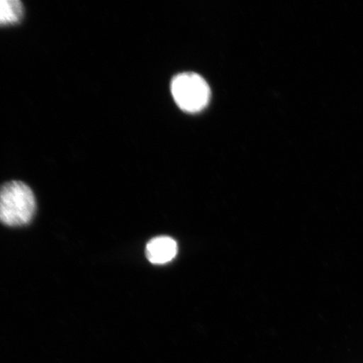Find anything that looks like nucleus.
I'll list each match as a JSON object with an SVG mask.
<instances>
[{
  "instance_id": "obj_1",
  "label": "nucleus",
  "mask_w": 363,
  "mask_h": 363,
  "mask_svg": "<svg viewBox=\"0 0 363 363\" xmlns=\"http://www.w3.org/2000/svg\"><path fill=\"white\" fill-rule=\"evenodd\" d=\"M35 211V198L28 185L11 181L0 187V222L8 226L28 224Z\"/></svg>"
},
{
  "instance_id": "obj_2",
  "label": "nucleus",
  "mask_w": 363,
  "mask_h": 363,
  "mask_svg": "<svg viewBox=\"0 0 363 363\" xmlns=\"http://www.w3.org/2000/svg\"><path fill=\"white\" fill-rule=\"evenodd\" d=\"M171 91L176 104L186 112L201 111L210 101V88L206 80L193 72L177 75L172 81Z\"/></svg>"
},
{
  "instance_id": "obj_3",
  "label": "nucleus",
  "mask_w": 363,
  "mask_h": 363,
  "mask_svg": "<svg viewBox=\"0 0 363 363\" xmlns=\"http://www.w3.org/2000/svg\"><path fill=\"white\" fill-rule=\"evenodd\" d=\"M178 252V245L169 237H158L150 240L146 247V255L153 264H164L174 259Z\"/></svg>"
},
{
  "instance_id": "obj_4",
  "label": "nucleus",
  "mask_w": 363,
  "mask_h": 363,
  "mask_svg": "<svg viewBox=\"0 0 363 363\" xmlns=\"http://www.w3.org/2000/svg\"><path fill=\"white\" fill-rule=\"evenodd\" d=\"M24 13V6L20 0H0V25H11L19 22Z\"/></svg>"
}]
</instances>
